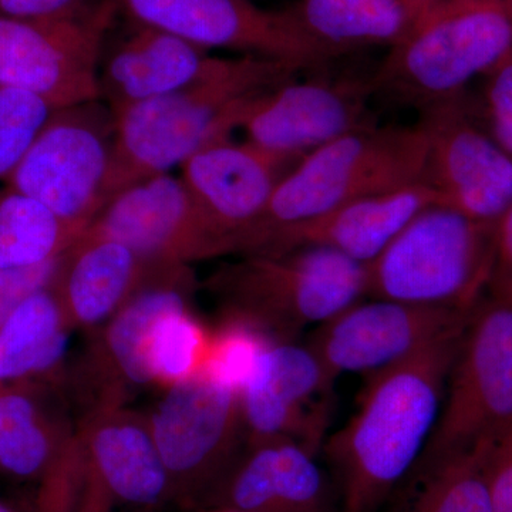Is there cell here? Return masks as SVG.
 Here are the masks:
<instances>
[{"instance_id":"obj_37","label":"cell","mask_w":512,"mask_h":512,"mask_svg":"<svg viewBox=\"0 0 512 512\" xmlns=\"http://www.w3.org/2000/svg\"><path fill=\"white\" fill-rule=\"evenodd\" d=\"M487 291L500 298L512 315V266H495Z\"/></svg>"},{"instance_id":"obj_16","label":"cell","mask_w":512,"mask_h":512,"mask_svg":"<svg viewBox=\"0 0 512 512\" xmlns=\"http://www.w3.org/2000/svg\"><path fill=\"white\" fill-rule=\"evenodd\" d=\"M372 93L370 80H289L259 96L239 128L252 146L298 163L336 138L375 126Z\"/></svg>"},{"instance_id":"obj_1","label":"cell","mask_w":512,"mask_h":512,"mask_svg":"<svg viewBox=\"0 0 512 512\" xmlns=\"http://www.w3.org/2000/svg\"><path fill=\"white\" fill-rule=\"evenodd\" d=\"M466 326L367 375L356 413L325 444L342 512H375L410 476L439 417Z\"/></svg>"},{"instance_id":"obj_14","label":"cell","mask_w":512,"mask_h":512,"mask_svg":"<svg viewBox=\"0 0 512 512\" xmlns=\"http://www.w3.org/2000/svg\"><path fill=\"white\" fill-rule=\"evenodd\" d=\"M429 147L426 181L439 204L495 224L512 204V158L477 119L464 92L420 111Z\"/></svg>"},{"instance_id":"obj_10","label":"cell","mask_w":512,"mask_h":512,"mask_svg":"<svg viewBox=\"0 0 512 512\" xmlns=\"http://www.w3.org/2000/svg\"><path fill=\"white\" fill-rule=\"evenodd\" d=\"M116 9L106 0L76 18H0V84L59 111L100 101L101 50Z\"/></svg>"},{"instance_id":"obj_32","label":"cell","mask_w":512,"mask_h":512,"mask_svg":"<svg viewBox=\"0 0 512 512\" xmlns=\"http://www.w3.org/2000/svg\"><path fill=\"white\" fill-rule=\"evenodd\" d=\"M480 92L470 96L485 131L512 158V49L480 77Z\"/></svg>"},{"instance_id":"obj_6","label":"cell","mask_w":512,"mask_h":512,"mask_svg":"<svg viewBox=\"0 0 512 512\" xmlns=\"http://www.w3.org/2000/svg\"><path fill=\"white\" fill-rule=\"evenodd\" d=\"M495 265V224L434 204L366 265V298L471 311Z\"/></svg>"},{"instance_id":"obj_27","label":"cell","mask_w":512,"mask_h":512,"mask_svg":"<svg viewBox=\"0 0 512 512\" xmlns=\"http://www.w3.org/2000/svg\"><path fill=\"white\" fill-rule=\"evenodd\" d=\"M84 231L28 195L0 192V271L56 261Z\"/></svg>"},{"instance_id":"obj_7","label":"cell","mask_w":512,"mask_h":512,"mask_svg":"<svg viewBox=\"0 0 512 512\" xmlns=\"http://www.w3.org/2000/svg\"><path fill=\"white\" fill-rule=\"evenodd\" d=\"M210 286L225 312L291 340L366 298V265L318 247L248 254L218 269Z\"/></svg>"},{"instance_id":"obj_11","label":"cell","mask_w":512,"mask_h":512,"mask_svg":"<svg viewBox=\"0 0 512 512\" xmlns=\"http://www.w3.org/2000/svg\"><path fill=\"white\" fill-rule=\"evenodd\" d=\"M97 101L55 111L5 181L57 217L87 228L106 205L113 116Z\"/></svg>"},{"instance_id":"obj_19","label":"cell","mask_w":512,"mask_h":512,"mask_svg":"<svg viewBox=\"0 0 512 512\" xmlns=\"http://www.w3.org/2000/svg\"><path fill=\"white\" fill-rule=\"evenodd\" d=\"M292 161L229 138L202 147L185 160L183 180L204 217L231 242L235 254L265 211Z\"/></svg>"},{"instance_id":"obj_2","label":"cell","mask_w":512,"mask_h":512,"mask_svg":"<svg viewBox=\"0 0 512 512\" xmlns=\"http://www.w3.org/2000/svg\"><path fill=\"white\" fill-rule=\"evenodd\" d=\"M298 73L289 64L264 57H228L200 83L111 114L106 204L131 185L167 174L202 147L229 138L259 96Z\"/></svg>"},{"instance_id":"obj_17","label":"cell","mask_w":512,"mask_h":512,"mask_svg":"<svg viewBox=\"0 0 512 512\" xmlns=\"http://www.w3.org/2000/svg\"><path fill=\"white\" fill-rule=\"evenodd\" d=\"M471 311L360 301L318 326L308 346L335 379L345 373L370 375L466 325Z\"/></svg>"},{"instance_id":"obj_18","label":"cell","mask_w":512,"mask_h":512,"mask_svg":"<svg viewBox=\"0 0 512 512\" xmlns=\"http://www.w3.org/2000/svg\"><path fill=\"white\" fill-rule=\"evenodd\" d=\"M188 268L140 289L113 318L99 326L72 376L83 414L123 407L134 390L148 386L144 348L158 316L188 302Z\"/></svg>"},{"instance_id":"obj_20","label":"cell","mask_w":512,"mask_h":512,"mask_svg":"<svg viewBox=\"0 0 512 512\" xmlns=\"http://www.w3.org/2000/svg\"><path fill=\"white\" fill-rule=\"evenodd\" d=\"M434 204H439V195L427 181L359 198L312 220L272 232L251 254L318 247L367 265L417 214Z\"/></svg>"},{"instance_id":"obj_26","label":"cell","mask_w":512,"mask_h":512,"mask_svg":"<svg viewBox=\"0 0 512 512\" xmlns=\"http://www.w3.org/2000/svg\"><path fill=\"white\" fill-rule=\"evenodd\" d=\"M70 330L52 286L30 295L0 328V384L63 379Z\"/></svg>"},{"instance_id":"obj_33","label":"cell","mask_w":512,"mask_h":512,"mask_svg":"<svg viewBox=\"0 0 512 512\" xmlns=\"http://www.w3.org/2000/svg\"><path fill=\"white\" fill-rule=\"evenodd\" d=\"M483 450L495 512H512V417L483 444Z\"/></svg>"},{"instance_id":"obj_3","label":"cell","mask_w":512,"mask_h":512,"mask_svg":"<svg viewBox=\"0 0 512 512\" xmlns=\"http://www.w3.org/2000/svg\"><path fill=\"white\" fill-rule=\"evenodd\" d=\"M427 138L416 126H369L306 154L276 185L238 254L272 232L319 217L346 202L426 181Z\"/></svg>"},{"instance_id":"obj_15","label":"cell","mask_w":512,"mask_h":512,"mask_svg":"<svg viewBox=\"0 0 512 512\" xmlns=\"http://www.w3.org/2000/svg\"><path fill=\"white\" fill-rule=\"evenodd\" d=\"M335 382L308 345L278 339L269 343L241 390L247 447L292 440L318 453Z\"/></svg>"},{"instance_id":"obj_24","label":"cell","mask_w":512,"mask_h":512,"mask_svg":"<svg viewBox=\"0 0 512 512\" xmlns=\"http://www.w3.org/2000/svg\"><path fill=\"white\" fill-rule=\"evenodd\" d=\"M436 0H296L288 8L328 62L370 49H392Z\"/></svg>"},{"instance_id":"obj_13","label":"cell","mask_w":512,"mask_h":512,"mask_svg":"<svg viewBox=\"0 0 512 512\" xmlns=\"http://www.w3.org/2000/svg\"><path fill=\"white\" fill-rule=\"evenodd\" d=\"M86 231L126 245L160 272L235 254L231 242L204 217L183 180L170 173L114 195Z\"/></svg>"},{"instance_id":"obj_35","label":"cell","mask_w":512,"mask_h":512,"mask_svg":"<svg viewBox=\"0 0 512 512\" xmlns=\"http://www.w3.org/2000/svg\"><path fill=\"white\" fill-rule=\"evenodd\" d=\"M92 6L84 0H0V18L22 22L70 19Z\"/></svg>"},{"instance_id":"obj_22","label":"cell","mask_w":512,"mask_h":512,"mask_svg":"<svg viewBox=\"0 0 512 512\" xmlns=\"http://www.w3.org/2000/svg\"><path fill=\"white\" fill-rule=\"evenodd\" d=\"M170 272L154 271L126 245L84 231L60 258L50 286L70 328L92 329L113 318L144 286Z\"/></svg>"},{"instance_id":"obj_12","label":"cell","mask_w":512,"mask_h":512,"mask_svg":"<svg viewBox=\"0 0 512 512\" xmlns=\"http://www.w3.org/2000/svg\"><path fill=\"white\" fill-rule=\"evenodd\" d=\"M137 26L160 30L201 47L264 57L298 70L328 66L291 12L259 8L251 0H106Z\"/></svg>"},{"instance_id":"obj_23","label":"cell","mask_w":512,"mask_h":512,"mask_svg":"<svg viewBox=\"0 0 512 512\" xmlns=\"http://www.w3.org/2000/svg\"><path fill=\"white\" fill-rule=\"evenodd\" d=\"M227 59L211 56L180 37L137 26L100 69V100L106 101L111 114L117 113L200 83Z\"/></svg>"},{"instance_id":"obj_29","label":"cell","mask_w":512,"mask_h":512,"mask_svg":"<svg viewBox=\"0 0 512 512\" xmlns=\"http://www.w3.org/2000/svg\"><path fill=\"white\" fill-rule=\"evenodd\" d=\"M413 490L406 512H495L485 478L483 444L448 461Z\"/></svg>"},{"instance_id":"obj_25","label":"cell","mask_w":512,"mask_h":512,"mask_svg":"<svg viewBox=\"0 0 512 512\" xmlns=\"http://www.w3.org/2000/svg\"><path fill=\"white\" fill-rule=\"evenodd\" d=\"M74 429L46 384H0V474L40 483L63 456Z\"/></svg>"},{"instance_id":"obj_9","label":"cell","mask_w":512,"mask_h":512,"mask_svg":"<svg viewBox=\"0 0 512 512\" xmlns=\"http://www.w3.org/2000/svg\"><path fill=\"white\" fill-rule=\"evenodd\" d=\"M148 423L181 504L210 497L245 440L241 392L204 372L168 389Z\"/></svg>"},{"instance_id":"obj_36","label":"cell","mask_w":512,"mask_h":512,"mask_svg":"<svg viewBox=\"0 0 512 512\" xmlns=\"http://www.w3.org/2000/svg\"><path fill=\"white\" fill-rule=\"evenodd\" d=\"M495 247H497V265L512 266V204L495 222Z\"/></svg>"},{"instance_id":"obj_34","label":"cell","mask_w":512,"mask_h":512,"mask_svg":"<svg viewBox=\"0 0 512 512\" xmlns=\"http://www.w3.org/2000/svg\"><path fill=\"white\" fill-rule=\"evenodd\" d=\"M60 258L30 268L0 271V328L30 295L52 285Z\"/></svg>"},{"instance_id":"obj_30","label":"cell","mask_w":512,"mask_h":512,"mask_svg":"<svg viewBox=\"0 0 512 512\" xmlns=\"http://www.w3.org/2000/svg\"><path fill=\"white\" fill-rule=\"evenodd\" d=\"M224 318L220 326L212 330L210 353L202 372L241 392L259 357L276 339L234 313L225 312Z\"/></svg>"},{"instance_id":"obj_5","label":"cell","mask_w":512,"mask_h":512,"mask_svg":"<svg viewBox=\"0 0 512 512\" xmlns=\"http://www.w3.org/2000/svg\"><path fill=\"white\" fill-rule=\"evenodd\" d=\"M170 498V481L148 416L126 407L83 414L69 446L42 481L35 512H113Z\"/></svg>"},{"instance_id":"obj_8","label":"cell","mask_w":512,"mask_h":512,"mask_svg":"<svg viewBox=\"0 0 512 512\" xmlns=\"http://www.w3.org/2000/svg\"><path fill=\"white\" fill-rule=\"evenodd\" d=\"M511 417L512 315L487 291L464 329L439 417L409 476L412 487L487 443Z\"/></svg>"},{"instance_id":"obj_38","label":"cell","mask_w":512,"mask_h":512,"mask_svg":"<svg viewBox=\"0 0 512 512\" xmlns=\"http://www.w3.org/2000/svg\"><path fill=\"white\" fill-rule=\"evenodd\" d=\"M0 512H25V511L18 510V508L12 507V505L3 503V501L0 500Z\"/></svg>"},{"instance_id":"obj_31","label":"cell","mask_w":512,"mask_h":512,"mask_svg":"<svg viewBox=\"0 0 512 512\" xmlns=\"http://www.w3.org/2000/svg\"><path fill=\"white\" fill-rule=\"evenodd\" d=\"M53 113L35 94L0 84V180L15 170Z\"/></svg>"},{"instance_id":"obj_4","label":"cell","mask_w":512,"mask_h":512,"mask_svg":"<svg viewBox=\"0 0 512 512\" xmlns=\"http://www.w3.org/2000/svg\"><path fill=\"white\" fill-rule=\"evenodd\" d=\"M512 49V0H436L370 79L420 111L467 92Z\"/></svg>"},{"instance_id":"obj_28","label":"cell","mask_w":512,"mask_h":512,"mask_svg":"<svg viewBox=\"0 0 512 512\" xmlns=\"http://www.w3.org/2000/svg\"><path fill=\"white\" fill-rule=\"evenodd\" d=\"M212 330L187 303L158 316L148 333L144 362L150 383L168 390L200 375L210 353Z\"/></svg>"},{"instance_id":"obj_39","label":"cell","mask_w":512,"mask_h":512,"mask_svg":"<svg viewBox=\"0 0 512 512\" xmlns=\"http://www.w3.org/2000/svg\"><path fill=\"white\" fill-rule=\"evenodd\" d=\"M204 512H238L234 510H229V508H221V507H214L212 510L204 511Z\"/></svg>"},{"instance_id":"obj_21","label":"cell","mask_w":512,"mask_h":512,"mask_svg":"<svg viewBox=\"0 0 512 512\" xmlns=\"http://www.w3.org/2000/svg\"><path fill=\"white\" fill-rule=\"evenodd\" d=\"M315 454L292 440L249 446L210 501L238 512H333L336 497Z\"/></svg>"}]
</instances>
